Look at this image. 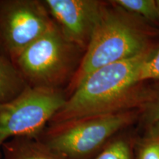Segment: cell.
<instances>
[{"instance_id":"obj_14","label":"cell","mask_w":159,"mask_h":159,"mask_svg":"<svg viewBox=\"0 0 159 159\" xmlns=\"http://www.w3.org/2000/svg\"><path fill=\"white\" fill-rule=\"evenodd\" d=\"M159 79V48L141 68L139 80L150 81Z\"/></svg>"},{"instance_id":"obj_3","label":"cell","mask_w":159,"mask_h":159,"mask_svg":"<svg viewBox=\"0 0 159 159\" xmlns=\"http://www.w3.org/2000/svg\"><path fill=\"white\" fill-rule=\"evenodd\" d=\"M139 114L134 109L49 125L38 139L62 159H92L117 134L137 125Z\"/></svg>"},{"instance_id":"obj_7","label":"cell","mask_w":159,"mask_h":159,"mask_svg":"<svg viewBox=\"0 0 159 159\" xmlns=\"http://www.w3.org/2000/svg\"><path fill=\"white\" fill-rule=\"evenodd\" d=\"M52 19L67 39L86 50L105 1L42 0Z\"/></svg>"},{"instance_id":"obj_1","label":"cell","mask_w":159,"mask_h":159,"mask_svg":"<svg viewBox=\"0 0 159 159\" xmlns=\"http://www.w3.org/2000/svg\"><path fill=\"white\" fill-rule=\"evenodd\" d=\"M156 51L111 63L91 72L67 97L49 125L140 108L148 94V81L140 82L139 72Z\"/></svg>"},{"instance_id":"obj_12","label":"cell","mask_w":159,"mask_h":159,"mask_svg":"<svg viewBox=\"0 0 159 159\" xmlns=\"http://www.w3.org/2000/svg\"><path fill=\"white\" fill-rule=\"evenodd\" d=\"M136 128L139 130L159 122V79L148 81V94L140 108Z\"/></svg>"},{"instance_id":"obj_2","label":"cell","mask_w":159,"mask_h":159,"mask_svg":"<svg viewBox=\"0 0 159 159\" xmlns=\"http://www.w3.org/2000/svg\"><path fill=\"white\" fill-rule=\"evenodd\" d=\"M159 48V27L113 2L105 1L100 19L78 70L65 93L68 97L91 72Z\"/></svg>"},{"instance_id":"obj_5","label":"cell","mask_w":159,"mask_h":159,"mask_svg":"<svg viewBox=\"0 0 159 159\" xmlns=\"http://www.w3.org/2000/svg\"><path fill=\"white\" fill-rule=\"evenodd\" d=\"M66 99L64 90L27 86L16 97L0 105V149L14 137L38 138Z\"/></svg>"},{"instance_id":"obj_6","label":"cell","mask_w":159,"mask_h":159,"mask_svg":"<svg viewBox=\"0 0 159 159\" xmlns=\"http://www.w3.org/2000/svg\"><path fill=\"white\" fill-rule=\"evenodd\" d=\"M53 24L42 0H0V55L14 63Z\"/></svg>"},{"instance_id":"obj_8","label":"cell","mask_w":159,"mask_h":159,"mask_svg":"<svg viewBox=\"0 0 159 159\" xmlns=\"http://www.w3.org/2000/svg\"><path fill=\"white\" fill-rule=\"evenodd\" d=\"M0 159H62L35 137H14L0 149Z\"/></svg>"},{"instance_id":"obj_11","label":"cell","mask_w":159,"mask_h":159,"mask_svg":"<svg viewBox=\"0 0 159 159\" xmlns=\"http://www.w3.org/2000/svg\"><path fill=\"white\" fill-rule=\"evenodd\" d=\"M134 156L135 159H159V122L139 130Z\"/></svg>"},{"instance_id":"obj_10","label":"cell","mask_w":159,"mask_h":159,"mask_svg":"<svg viewBox=\"0 0 159 159\" xmlns=\"http://www.w3.org/2000/svg\"><path fill=\"white\" fill-rule=\"evenodd\" d=\"M27 86L14 63L0 55V105L16 97Z\"/></svg>"},{"instance_id":"obj_13","label":"cell","mask_w":159,"mask_h":159,"mask_svg":"<svg viewBox=\"0 0 159 159\" xmlns=\"http://www.w3.org/2000/svg\"><path fill=\"white\" fill-rule=\"evenodd\" d=\"M130 13L159 27V10L156 0H113Z\"/></svg>"},{"instance_id":"obj_15","label":"cell","mask_w":159,"mask_h":159,"mask_svg":"<svg viewBox=\"0 0 159 159\" xmlns=\"http://www.w3.org/2000/svg\"><path fill=\"white\" fill-rule=\"evenodd\" d=\"M156 1H157V5H158V10H159V0H156Z\"/></svg>"},{"instance_id":"obj_9","label":"cell","mask_w":159,"mask_h":159,"mask_svg":"<svg viewBox=\"0 0 159 159\" xmlns=\"http://www.w3.org/2000/svg\"><path fill=\"white\" fill-rule=\"evenodd\" d=\"M138 133L136 125L122 130L92 159H135L134 144Z\"/></svg>"},{"instance_id":"obj_4","label":"cell","mask_w":159,"mask_h":159,"mask_svg":"<svg viewBox=\"0 0 159 159\" xmlns=\"http://www.w3.org/2000/svg\"><path fill=\"white\" fill-rule=\"evenodd\" d=\"M84 53L54 22L19 55L14 64L28 86L65 91L78 70Z\"/></svg>"}]
</instances>
